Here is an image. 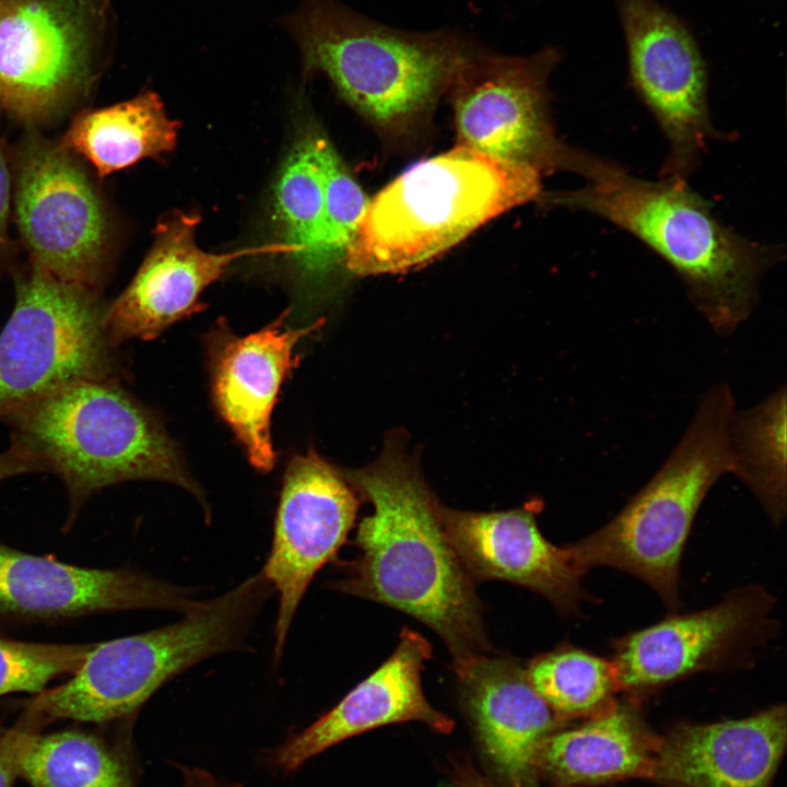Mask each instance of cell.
<instances>
[{
  "instance_id": "obj_24",
  "label": "cell",
  "mask_w": 787,
  "mask_h": 787,
  "mask_svg": "<svg viewBox=\"0 0 787 787\" xmlns=\"http://www.w3.org/2000/svg\"><path fill=\"white\" fill-rule=\"evenodd\" d=\"M19 777L32 787H137L122 752L102 737L81 730L30 731L20 755Z\"/></svg>"
},
{
  "instance_id": "obj_15",
  "label": "cell",
  "mask_w": 787,
  "mask_h": 787,
  "mask_svg": "<svg viewBox=\"0 0 787 787\" xmlns=\"http://www.w3.org/2000/svg\"><path fill=\"white\" fill-rule=\"evenodd\" d=\"M193 590L127 568H93L33 555L0 542V623H35L155 609L181 614Z\"/></svg>"
},
{
  "instance_id": "obj_14",
  "label": "cell",
  "mask_w": 787,
  "mask_h": 787,
  "mask_svg": "<svg viewBox=\"0 0 787 787\" xmlns=\"http://www.w3.org/2000/svg\"><path fill=\"white\" fill-rule=\"evenodd\" d=\"M773 604L763 587L747 586L713 607L671 615L614 641L611 661L620 691L638 696L730 663L761 642Z\"/></svg>"
},
{
  "instance_id": "obj_30",
  "label": "cell",
  "mask_w": 787,
  "mask_h": 787,
  "mask_svg": "<svg viewBox=\"0 0 787 787\" xmlns=\"http://www.w3.org/2000/svg\"><path fill=\"white\" fill-rule=\"evenodd\" d=\"M30 729L17 721L0 736V787H12L19 777V762Z\"/></svg>"
},
{
  "instance_id": "obj_20",
  "label": "cell",
  "mask_w": 787,
  "mask_h": 787,
  "mask_svg": "<svg viewBox=\"0 0 787 787\" xmlns=\"http://www.w3.org/2000/svg\"><path fill=\"white\" fill-rule=\"evenodd\" d=\"M784 704L718 723H682L659 736L648 779L665 787H770L784 755Z\"/></svg>"
},
{
  "instance_id": "obj_2",
  "label": "cell",
  "mask_w": 787,
  "mask_h": 787,
  "mask_svg": "<svg viewBox=\"0 0 787 787\" xmlns=\"http://www.w3.org/2000/svg\"><path fill=\"white\" fill-rule=\"evenodd\" d=\"M579 175L583 187L540 200L596 215L643 242L676 271L716 333L733 332L752 314L763 274L784 254L778 246L725 226L688 181L643 179L591 152Z\"/></svg>"
},
{
  "instance_id": "obj_19",
  "label": "cell",
  "mask_w": 787,
  "mask_h": 787,
  "mask_svg": "<svg viewBox=\"0 0 787 787\" xmlns=\"http://www.w3.org/2000/svg\"><path fill=\"white\" fill-rule=\"evenodd\" d=\"M431 643L403 627L391 656L352 689L334 707L298 735L274 749L270 761L291 773L328 748L365 731L406 721H420L449 733L454 720L426 700L421 682Z\"/></svg>"
},
{
  "instance_id": "obj_16",
  "label": "cell",
  "mask_w": 787,
  "mask_h": 787,
  "mask_svg": "<svg viewBox=\"0 0 787 787\" xmlns=\"http://www.w3.org/2000/svg\"><path fill=\"white\" fill-rule=\"evenodd\" d=\"M536 505L477 513L441 506L447 538L477 582L505 580L545 597L561 613L576 614L585 599L586 572L567 544L555 545L539 530Z\"/></svg>"
},
{
  "instance_id": "obj_8",
  "label": "cell",
  "mask_w": 787,
  "mask_h": 787,
  "mask_svg": "<svg viewBox=\"0 0 787 787\" xmlns=\"http://www.w3.org/2000/svg\"><path fill=\"white\" fill-rule=\"evenodd\" d=\"M13 310L0 332V414L69 384L119 379L121 360L98 291L32 263L14 278Z\"/></svg>"
},
{
  "instance_id": "obj_7",
  "label": "cell",
  "mask_w": 787,
  "mask_h": 787,
  "mask_svg": "<svg viewBox=\"0 0 787 787\" xmlns=\"http://www.w3.org/2000/svg\"><path fill=\"white\" fill-rule=\"evenodd\" d=\"M736 401L727 384L709 388L672 453L609 522L568 543L587 572L624 571L651 587L676 610L679 571L696 513L713 484L732 473Z\"/></svg>"
},
{
  "instance_id": "obj_3",
  "label": "cell",
  "mask_w": 787,
  "mask_h": 787,
  "mask_svg": "<svg viewBox=\"0 0 787 787\" xmlns=\"http://www.w3.org/2000/svg\"><path fill=\"white\" fill-rule=\"evenodd\" d=\"M11 446L63 483L70 529L103 489L136 480L171 482L209 507L201 488L152 413L119 379L80 380L0 414Z\"/></svg>"
},
{
  "instance_id": "obj_11",
  "label": "cell",
  "mask_w": 787,
  "mask_h": 787,
  "mask_svg": "<svg viewBox=\"0 0 787 787\" xmlns=\"http://www.w3.org/2000/svg\"><path fill=\"white\" fill-rule=\"evenodd\" d=\"M15 212L32 263L61 281L98 291L108 243L107 215L70 152L35 137L23 144Z\"/></svg>"
},
{
  "instance_id": "obj_5",
  "label": "cell",
  "mask_w": 787,
  "mask_h": 787,
  "mask_svg": "<svg viewBox=\"0 0 787 787\" xmlns=\"http://www.w3.org/2000/svg\"><path fill=\"white\" fill-rule=\"evenodd\" d=\"M272 586L259 572L200 601L172 624L96 643L70 679L35 694L17 719L40 729L56 720L105 724L133 715L162 685L213 656L245 647Z\"/></svg>"
},
{
  "instance_id": "obj_26",
  "label": "cell",
  "mask_w": 787,
  "mask_h": 787,
  "mask_svg": "<svg viewBox=\"0 0 787 787\" xmlns=\"http://www.w3.org/2000/svg\"><path fill=\"white\" fill-rule=\"evenodd\" d=\"M326 137L310 131L293 146L279 176L274 207L282 235L280 248L304 275L316 244L324 212L322 144Z\"/></svg>"
},
{
  "instance_id": "obj_23",
  "label": "cell",
  "mask_w": 787,
  "mask_h": 787,
  "mask_svg": "<svg viewBox=\"0 0 787 787\" xmlns=\"http://www.w3.org/2000/svg\"><path fill=\"white\" fill-rule=\"evenodd\" d=\"M177 134L178 124L167 116L160 96L146 91L126 102L82 111L60 145L106 177L172 151Z\"/></svg>"
},
{
  "instance_id": "obj_32",
  "label": "cell",
  "mask_w": 787,
  "mask_h": 787,
  "mask_svg": "<svg viewBox=\"0 0 787 787\" xmlns=\"http://www.w3.org/2000/svg\"><path fill=\"white\" fill-rule=\"evenodd\" d=\"M39 472L37 467L20 450L10 446L0 453V482L20 474Z\"/></svg>"
},
{
  "instance_id": "obj_31",
  "label": "cell",
  "mask_w": 787,
  "mask_h": 787,
  "mask_svg": "<svg viewBox=\"0 0 787 787\" xmlns=\"http://www.w3.org/2000/svg\"><path fill=\"white\" fill-rule=\"evenodd\" d=\"M451 778L455 787H496L468 761L453 762ZM524 786L520 782H514L510 787Z\"/></svg>"
},
{
  "instance_id": "obj_17",
  "label": "cell",
  "mask_w": 787,
  "mask_h": 787,
  "mask_svg": "<svg viewBox=\"0 0 787 787\" xmlns=\"http://www.w3.org/2000/svg\"><path fill=\"white\" fill-rule=\"evenodd\" d=\"M200 219L173 211L155 227L151 249L125 291L105 313L116 345L131 339L152 340L172 324L201 310L199 297L228 266L249 250L209 252L198 247Z\"/></svg>"
},
{
  "instance_id": "obj_27",
  "label": "cell",
  "mask_w": 787,
  "mask_h": 787,
  "mask_svg": "<svg viewBox=\"0 0 787 787\" xmlns=\"http://www.w3.org/2000/svg\"><path fill=\"white\" fill-rule=\"evenodd\" d=\"M525 670L533 689L566 723L604 709L620 691L611 660L573 646L537 656Z\"/></svg>"
},
{
  "instance_id": "obj_13",
  "label": "cell",
  "mask_w": 787,
  "mask_h": 787,
  "mask_svg": "<svg viewBox=\"0 0 787 787\" xmlns=\"http://www.w3.org/2000/svg\"><path fill=\"white\" fill-rule=\"evenodd\" d=\"M357 498L341 472L315 451L294 456L287 465L270 554L260 571L279 596L275 662L312 580L345 543L356 519Z\"/></svg>"
},
{
  "instance_id": "obj_21",
  "label": "cell",
  "mask_w": 787,
  "mask_h": 787,
  "mask_svg": "<svg viewBox=\"0 0 787 787\" xmlns=\"http://www.w3.org/2000/svg\"><path fill=\"white\" fill-rule=\"evenodd\" d=\"M466 706L485 753L510 783L535 774L542 742L564 727L514 658L488 655L459 678Z\"/></svg>"
},
{
  "instance_id": "obj_29",
  "label": "cell",
  "mask_w": 787,
  "mask_h": 787,
  "mask_svg": "<svg viewBox=\"0 0 787 787\" xmlns=\"http://www.w3.org/2000/svg\"><path fill=\"white\" fill-rule=\"evenodd\" d=\"M96 643H37L0 637V696L39 693L62 676L72 674Z\"/></svg>"
},
{
  "instance_id": "obj_4",
  "label": "cell",
  "mask_w": 787,
  "mask_h": 787,
  "mask_svg": "<svg viewBox=\"0 0 787 787\" xmlns=\"http://www.w3.org/2000/svg\"><path fill=\"white\" fill-rule=\"evenodd\" d=\"M541 196L537 172L456 145L412 165L368 199L344 267L362 277L415 269Z\"/></svg>"
},
{
  "instance_id": "obj_12",
  "label": "cell",
  "mask_w": 787,
  "mask_h": 787,
  "mask_svg": "<svg viewBox=\"0 0 787 787\" xmlns=\"http://www.w3.org/2000/svg\"><path fill=\"white\" fill-rule=\"evenodd\" d=\"M633 89L669 145L660 177L688 181L716 138L707 72L685 25L654 0H618Z\"/></svg>"
},
{
  "instance_id": "obj_28",
  "label": "cell",
  "mask_w": 787,
  "mask_h": 787,
  "mask_svg": "<svg viewBox=\"0 0 787 787\" xmlns=\"http://www.w3.org/2000/svg\"><path fill=\"white\" fill-rule=\"evenodd\" d=\"M325 202L320 228L304 277L319 280L344 266L359 221L367 205L359 183L326 138L321 151Z\"/></svg>"
},
{
  "instance_id": "obj_18",
  "label": "cell",
  "mask_w": 787,
  "mask_h": 787,
  "mask_svg": "<svg viewBox=\"0 0 787 787\" xmlns=\"http://www.w3.org/2000/svg\"><path fill=\"white\" fill-rule=\"evenodd\" d=\"M286 313L261 330L235 336L220 324L209 339L212 396L221 416L244 446L250 463L269 472L275 461L271 414L280 387L296 365L293 351L320 321L285 327Z\"/></svg>"
},
{
  "instance_id": "obj_34",
  "label": "cell",
  "mask_w": 787,
  "mask_h": 787,
  "mask_svg": "<svg viewBox=\"0 0 787 787\" xmlns=\"http://www.w3.org/2000/svg\"><path fill=\"white\" fill-rule=\"evenodd\" d=\"M187 787H238L214 777L212 774L200 768H183Z\"/></svg>"
},
{
  "instance_id": "obj_1",
  "label": "cell",
  "mask_w": 787,
  "mask_h": 787,
  "mask_svg": "<svg viewBox=\"0 0 787 787\" xmlns=\"http://www.w3.org/2000/svg\"><path fill=\"white\" fill-rule=\"evenodd\" d=\"M373 506L357 527L360 554L340 563L333 589L407 613L432 629L462 677L490 655L483 608L451 547L441 506L402 439L392 436L376 460L341 473Z\"/></svg>"
},
{
  "instance_id": "obj_25",
  "label": "cell",
  "mask_w": 787,
  "mask_h": 787,
  "mask_svg": "<svg viewBox=\"0 0 787 787\" xmlns=\"http://www.w3.org/2000/svg\"><path fill=\"white\" fill-rule=\"evenodd\" d=\"M732 473L749 486L772 521L786 515V389L737 412L732 425Z\"/></svg>"
},
{
  "instance_id": "obj_6",
  "label": "cell",
  "mask_w": 787,
  "mask_h": 787,
  "mask_svg": "<svg viewBox=\"0 0 787 787\" xmlns=\"http://www.w3.org/2000/svg\"><path fill=\"white\" fill-rule=\"evenodd\" d=\"M305 73L322 72L340 95L384 129L426 113L472 51L454 34H414L378 24L337 0H301L280 20Z\"/></svg>"
},
{
  "instance_id": "obj_9",
  "label": "cell",
  "mask_w": 787,
  "mask_h": 787,
  "mask_svg": "<svg viewBox=\"0 0 787 787\" xmlns=\"http://www.w3.org/2000/svg\"><path fill=\"white\" fill-rule=\"evenodd\" d=\"M111 13L109 0H0V106L37 122L89 89Z\"/></svg>"
},
{
  "instance_id": "obj_10",
  "label": "cell",
  "mask_w": 787,
  "mask_h": 787,
  "mask_svg": "<svg viewBox=\"0 0 787 787\" xmlns=\"http://www.w3.org/2000/svg\"><path fill=\"white\" fill-rule=\"evenodd\" d=\"M560 59L552 47L528 57L472 50L448 89L457 145L540 174H577L585 150L563 143L549 108L548 79Z\"/></svg>"
},
{
  "instance_id": "obj_33",
  "label": "cell",
  "mask_w": 787,
  "mask_h": 787,
  "mask_svg": "<svg viewBox=\"0 0 787 787\" xmlns=\"http://www.w3.org/2000/svg\"><path fill=\"white\" fill-rule=\"evenodd\" d=\"M10 203V175L0 146V263L7 247V220Z\"/></svg>"
},
{
  "instance_id": "obj_22",
  "label": "cell",
  "mask_w": 787,
  "mask_h": 787,
  "mask_svg": "<svg viewBox=\"0 0 787 787\" xmlns=\"http://www.w3.org/2000/svg\"><path fill=\"white\" fill-rule=\"evenodd\" d=\"M659 736L630 702H616L540 745L535 774L553 787H595L649 778Z\"/></svg>"
}]
</instances>
